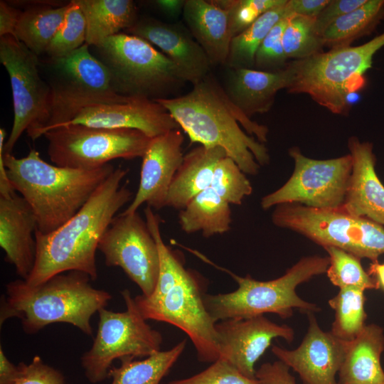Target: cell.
<instances>
[{
    "label": "cell",
    "mask_w": 384,
    "mask_h": 384,
    "mask_svg": "<svg viewBox=\"0 0 384 384\" xmlns=\"http://www.w3.org/2000/svg\"><path fill=\"white\" fill-rule=\"evenodd\" d=\"M6 130L0 129V196H9L16 191L14 189L8 177L4 161V148L5 144Z\"/></svg>",
    "instance_id": "47"
},
{
    "label": "cell",
    "mask_w": 384,
    "mask_h": 384,
    "mask_svg": "<svg viewBox=\"0 0 384 384\" xmlns=\"http://www.w3.org/2000/svg\"><path fill=\"white\" fill-rule=\"evenodd\" d=\"M219 359L228 362L242 374L255 379V365L273 339L282 338L291 343L294 329L277 324L264 315L243 319H226L215 324Z\"/></svg>",
    "instance_id": "16"
},
{
    "label": "cell",
    "mask_w": 384,
    "mask_h": 384,
    "mask_svg": "<svg viewBox=\"0 0 384 384\" xmlns=\"http://www.w3.org/2000/svg\"><path fill=\"white\" fill-rule=\"evenodd\" d=\"M86 21L74 0L69 3L65 20L45 54L49 59L65 57L86 43Z\"/></svg>",
    "instance_id": "36"
},
{
    "label": "cell",
    "mask_w": 384,
    "mask_h": 384,
    "mask_svg": "<svg viewBox=\"0 0 384 384\" xmlns=\"http://www.w3.org/2000/svg\"><path fill=\"white\" fill-rule=\"evenodd\" d=\"M367 0H331L316 16L315 30L321 37L324 31L342 16L356 9Z\"/></svg>",
    "instance_id": "42"
},
{
    "label": "cell",
    "mask_w": 384,
    "mask_h": 384,
    "mask_svg": "<svg viewBox=\"0 0 384 384\" xmlns=\"http://www.w3.org/2000/svg\"><path fill=\"white\" fill-rule=\"evenodd\" d=\"M210 187L230 204L240 205L252 187L235 161L226 156L217 164Z\"/></svg>",
    "instance_id": "37"
},
{
    "label": "cell",
    "mask_w": 384,
    "mask_h": 384,
    "mask_svg": "<svg viewBox=\"0 0 384 384\" xmlns=\"http://www.w3.org/2000/svg\"><path fill=\"white\" fill-rule=\"evenodd\" d=\"M186 339L171 348L159 351L141 360L124 358L119 367L112 366L108 376L111 384H161L183 352Z\"/></svg>",
    "instance_id": "30"
},
{
    "label": "cell",
    "mask_w": 384,
    "mask_h": 384,
    "mask_svg": "<svg viewBox=\"0 0 384 384\" xmlns=\"http://www.w3.org/2000/svg\"><path fill=\"white\" fill-rule=\"evenodd\" d=\"M34 214L26 200L16 193L0 196V246L5 260L12 265L21 279L32 272L36 256Z\"/></svg>",
    "instance_id": "21"
},
{
    "label": "cell",
    "mask_w": 384,
    "mask_h": 384,
    "mask_svg": "<svg viewBox=\"0 0 384 384\" xmlns=\"http://www.w3.org/2000/svg\"><path fill=\"white\" fill-rule=\"evenodd\" d=\"M183 141L180 129L151 138L142 157L137 191L122 213H135L144 203L156 210L166 206L170 186L183 159Z\"/></svg>",
    "instance_id": "19"
},
{
    "label": "cell",
    "mask_w": 384,
    "mask_h": 384,
    "mask_svg": "<svg viewBox=\"0 0 384 384\" xmlns=\"http://www.w3.org/2000/svg\"><path fill=\"white\" fill-rule=\"evenodd\" d=\"M182 14L212 65H225L233 39L228 11L214 0H186Z\"/></svg>",
    "instance_id": "24"
},
{
    "label": "cell",
    "mask_w": 384,
    "mask_h": 384,
    "mask_svg": "<svg viewBox=\"0 0 384 384\" xmlns=\"http://www.w3.org/2000/svg\"><path fill=\"white\" fill-rule=\"evenodd\" d=\"M20 374L18 365L15 366L6 356L0 346V384H12Z\"/></svg>",
    "instance_id": "46"
},
{
    "label": "cell",
    "mask_w": 384,
    "mask_h": 384,
    "mask_svg": "<svg viewBox=\"0 0 384 384\" xmlns=\"http://www.w3.org/2000/svg\"><path fill=\"white\" fill-rule=\"evenodd\" d=\"M98 250L107 267H120L143 295L152 294L159 272V250L146 220L137 211L115 216Z\"/></svg>",
    "instance_id": "15"
},
{
    "label": "cell",
    "mask_w": 384,
    "mask_h": 384,
    "mask_svg": "<svg viewBox=\"0 0 384 384\" xmlns=\"http://www.w3.org/2000/svg\"><path fill=\"white\" fill-rule=\"evenodd\" d=\"M86 21V43L96 47L105 39L127 30L137 21L131 0H74Z\"/></svg>",
    "instance_id": "27"
},
{
    "label": "cell",
    "mask_w": 384,
    "mask_h": 384,
    "mask_svg": "<svg viewBox=\"0 0 384 384\" xmlns=\"http://www.w3.org/2000/svg\"><path fill=\"white\" fill-rule=\"evenodd\" d=\"M380 384H384V382H383V383H380Z\"/></svg>",
    "instance_id": "50"
},
{
    "label": "cell",
    "mask_w": 384,
    "mask_h": 384,
    "mask_svg": "<svg viewBox=\"0 0 384 384\" xmlns=\"http://www.w3.org/2000/svg\"><path fill=\"white\" fill-rule=\"evenodd\" d=\"M70 124L137 129L150 138L181 129L163 105L144 97H132L123 102L97 104L85 107L70 121L54 128Z\"/></svg>",
    "instance_id": "18"
},
{
    "label": "cell",
    "mask_w": 384,
    "mask_h": 384,
    "mask_svg": "<svg viewBox=\"0 0 384 384\" xmlns=\"http://www.w3.org/2000/svg\"><path fill=\"white\" fill-rule=\"evenodd\" d=\"M309 327L300 345L294 350L272 347L279 361L295 371L304 384H338L347 341L321 329L314 313H308Z\"/></svg>",
    "instance_id": "17"
},
{
    "label": "cell",
    "mask_w": 384,
    "mask_h": 384,
    "mask_svg": "<svg viewBox=\"0 0 384 384\" xmlns=\"http://www.w3.org/2000/svg\"><path fill=\"white\" fill-rule=\"evenodd\" d=\"M126 304L124 311L102 308L90 348L80 358L85 375L91 383L109 378L114 360L146 358L161 351L162 335L152 329L139 312L128 289L121 292Z\"/></svg>",
    "instance_id": "10"
},
{
    "label": "cell",
    "mask_w": 384,
    "mask_h": 384,
    "mask_svg": "<svg viewBox=\"0 0 384 384\" xmlns=\"http://www.w3.org/2000/svg\"><path fill=\"white\" fill-rule=\"evenodd\" d=\"M4 161L14 189L30 206L36 230L43 234L75 215L115 169L110 164L92 169L58 166L42 159L34 149L23 158L4 152Z\"/></svg>",
    "instance_id": "4"
},
{
    "label": "cell",
    "mask_w": 384,
    "mask_h": 384,
    "mask_svg": "<svg viewBox=\"0 0 384 384\" xmlns=\"http://www.w3.org/2000/svg\"><path fill=\"white\" fill-rule=\"evenodd\" d=\"M324 248L329 260L326 273L334 285L339 289L353 288L364 292L379 289L375 278L363 270L361 258L336 247Z\"/></svg>",
    "instance_id": "34"
},
{
    "label": "cell",
    "mask_w": 384,
    "mask_h": 384,
    "mask_svg": "<svg viewBox=\"0 0 384 384\" xmlns=\"http://www.w3.org/2000/svg\"><path fill=\"white\" fill-rule=\"evenodd\" d=\"M172 115L191 142L220 146L240 169L256 175L270 162L268 128L254 122L229 98L211 73L188 93L154 100Z\"/></svg>",
    "instance_id": "1"
},
{
    "label": "cell",
    "mask_w": 384,
    "mask_h": 384,
    "mask_svg": "<svg viewBox=\"0 0 384 384\" xmlns=\"http://www.w3.org/2000/svg\"><path fill=\"white\" fill-rule=\"evenodd\" d=\"M118 93L151 100L169 98L186 81L176 65L146 40L127 33L95 47Z\"/></svg>",
    "instance_id": "8"
},
{
    "label": "cell",
    "mask_w": 384,
    "mask_h": 384,
    "mask_svg": "<svg viewBox=\"0 0 384 384\" xmlns=\"http://www.w3.org/2000/svg\"><path fill=\"white\" fill-rule=\"evenodd\" d=\"M255 377L262 384H296L289 368L279 360L263 363L256 370Z\"/></svg>",
    "instance_id": "43"
},
{
    "label": "cell",
    "mask_w": 384,
    "mask_h": 384,
    "mask_svg": "<svg viewBox=\"0 0 384 384\" xmlns=\"http://www.w3.org/2000/svg\"><path fill=\"white\" fill-rule=\"evenodd\" d=\"M228 11L232 37L238 36L261 15L282 4L284 0H214Z\"/></svg>",
    "instance_id": "38"
},
{
    "label": "cell",
    "mask_w": 384,
    "mask_h": 384,
    "mask_svg": "<svg viewBox=\"0 0 384 384\" xmlns=\"http://www.w3.org/2000/svg\"><path fill=\"white\" fill-rule=\"evenodd\" d=\"M384 351L383 329L366 325L347 341L344 358L338 373V384H380L384 382L380 358Z\"/></svg>",
    "instance_id": "25"
},
{
    "label": "cell",
    "mask_w": 384,
    "mask_h": 384,
    "mask_svg": "<svg viewBox=\"0 0 384 384\" xmlns=\"http://www.w3.org/2000/svg\"><path fill=\"white\" fill-rule=\"evenodd\" d=\"M20 374L12 384H65L63 373L46 364L39 356H35L28 363L18 364Z\"/></svg>",
    "instance_id": "41"
},
{
    "label": "cell",
    "mask_w": 384,
    "mask_h": 384,
    "mask_svg": "<svg viewBox=\"0 0 384 384\" xmlns=\"http://www.w3.org/2000/svg\"><path fill=\"white\" fill-rule=\"evenodd\" d=\"M329 263L328 257H304L282 276L265 282L256 280L250 275L240 277L223 269L238 287L229 293L206 294V308L215 322L249 319L265 314H275L281 319H288L293 315L294 309L306 314L319 311L316 304L302 299L296 289L314 277L325 273Z\"/></svg>",
    "instance_id": "5"
},
{
    "label": "cell",
    "mask_w": 384,
    "mask_h": 384,
    "mask_svg": "<svg viewBox=\"0 0 384 384\" xmlns=\"http://www.w3.org/2000/svg\"><path fill=\"white\" fill-rule=\"evenodd\" d=\"M22 11L0 1V37L12 36L16 38V29Z\"/></svg>",
    "instance_id": "45"
},
{
    "label": "cell",
    "mask_w": 384,
    "mask_h": 384,
    "mask_svg": "<svg viewBox=\"0 0 384 384\" xmlns=\"http://www.w3.org/2000/svg\"><path fill=\"white\" fill-rule=\"evenodd\" d=\"M230 205L209 187L180 210V227L186 233L200 232L205 238L225 233L230 229L232 221Z\"/></svg>",
    "instance_id": "28"
},
{
    "label": "cell",
    "mask_w": 384,
    "mask_h": 384,
    "mask_svg": "<svg viewBox=\"0 0 384 384\" xmlns=\"http://www.w3.org/2000/svg\"><path fill=\"white\" fill-rule=\"evenodd\" d=\"M384 18V0H367L342 16L322 33L324 46L331 49L350 46L356 39L370 34Z\"/></svg>",
    "instance_id": "31"
},
{
    "label": "cell",
    "mask_w": 384,
    "mask_h": 384,
    "mask_svg": "<svg viewBox=\"0 0 384 384\" xmlns=\"http://www.w3.org/2000/svg\"><path fill=\"white\" fill-rule=\"evenodd\" d=\"M364 291L353 289H340L331 298L329 305L334 311L331 334L343 341L353 339L364 328L366 320Z\"/></svg>",
    "instance_id": "33"
},
{
    "label": "cell",
    "mask_w": 384,
    "mask_h": 384,
    "mask_svg": "<svg viewBox=\"0 0 384 384\" xmlns=\"http://www.w3.org/2000/svg\"><path fill=\"white\" fill-rule=\"evenodd\" d=\"M0 62L12 91L14 121L4 148L11 154L24 132L33 141L41 137L50 117L52 92L40 72L38 56L14 36L0 37Z\"/></svg>",
    "instance_id": "12"
},
{
    "label": "cell",
    "mask_w": 384,
    "mask_h": 384,
    "mask_svg": "<svg viewBox=\"0 0 384 384\" xmlns=\"http://www.w3.org/2000/svg\"><path fill=\"white\" fill-rule=\"evenodd\" d=\"M226 156L220 146L201 144L184 155L170 186L166 206L181 210L196 196L210 187L215 166Z\"/></svg>",
    "instance_id": "26"
},
{
    "label": "cell",
    "mask_w": 384,
    "mask_h": 384,
    "mask_svg": "<svg viewBox=\"0 0 384 384\" xmlns=\"http://www.w3.org/2000/svg\"><path fill=\"white\" fill-rule=\"evenodd\" d=\"M384 46V33L358 46H347L294 60L289 93H305L334 114H348V97L365 84L364 73Z\"/></svg>",
    "instance_id": "7"
},
{
    "label": "cell",
    "mask_w": 384,
    "mask_h": 384,
    "mask_svg": "<svg viewBox=\"0 0 384 384\" xmlns=\"http://www.w3.org/2000/svg\"><path fill=\"white\" fill-rule=\"evenodd\" d=\"M316 17L292 14L282 36L287 58L303 59L321 53L324 46L315 30Z\"/></svg>",
    "instance_id": "35"
},
{
    "label": "cell",
    "mask_w": 384,
    "mask_h": 384,
    "mask_svg": "<svg viewBox=\"0 0 384 384\" xmlns=\"http://www.w3.org/2000/svg\"><path fill=\"white\" fill-rule=\"evenodd\" d=\"M69 3L61 6L49 4L30 7L19 18L16 38L38 56L45 54L63 24Z\"/></svg>",
    "instance_id": "29"
},
{
    "label": "cell",
    "mask_w": 384,
    "mask_h": 384,
    "mask_svg": "<svg viewBox=\"0 0 384 384\" xmlns=\"http://www.w3.org/2000/svg\"><path fill=\"white\" fill-rule=\"evenodd\" d=\"M49 60L52 107L41 136L70 121L85 107L123 102L132 97L117 92L108 68L90 53L87 43L65 57Z\"/></svg>",
    "instance_id": "11"
},
{
    "label": "cell",
    "mask_w": 384,
    "mask_h": 384,
    "mask_svg": "<svg viewBox=\"0 0 384 384\" xmlns=\"http://www.w3.org/2000/svg\"><path fill=\"white\" fill-rule=\"evenodd\" d=\"M331 0H287L286 11L289 15L296 14L316 17Z\"/></svg>",
    "instance_id": "44"
},
{
    "label": "cell",
    "mask_w": 384,
    "mask_h": 384,
    "mask_svg": "<svg viewBox=\"0 0 384 384\" xmlns=\"http://www.w3.org/2000/svg\"><path fill=\"white\" fill-rule=\"evenodd\" d=\"M368 274L372 276L380 288L384 291V263H379L378 262H372L368 270Z\"/></svg>",
    "instance_id": "49"
},
{
    "label": "cell",
    "mask_w": 384,
    "mask_h": 384,
    "mask_svg": "<svg viewBox=\"0 0 384 384\" xmlns=\"http://www.w3.org/2000/svg\"><path fill=\"white\" fill-rule=\"evenodd\" d=\"M208 281L198 272L180 267L160 279L151 294L134 297L146 319L162 321L183 331L192 341L198 359L213 363L220 358L216 322L208 312L204 297Z\"/></svg>",
    "instance_id": "6"
},
{
    "label": "cell",
    "mask_w": 384,
    "mask_h": 384,
    "mask_svg": "<svg viewBox=\"0 0 384 384\" xmlns=\"http://www.w3.org/2000/svg\"><path fill=\"white\" fill-rule=\"evenodd\" d=\"M272 221L277 227L298 233L323 247L334 246L359 258L378 262L384 254V228L365 217L340 208L318 209L298 203L276 206Z\"/></svg>",
    "instance_id": "9"
},
{
    "label": "cell",
    "mask_w": 384,
    "mask_h": 384,
    "mask_svg": "<svg viewBox=\"0 0 384 384\" xmlns=\"http://www.w3.org/2000/svg\"><path fill=\"white\" fill-rule=\"evenodd\" d=\"M85 273L70 271L30 286L23 279L6 285L0 302V325L16 318L23 331L34 334L48 325L66 323L92 336L91 318L105 308L112 295L93 287Z\"/></svg>",
    "instance_id": "3"
},
{
    "label": "cell",
    "mask_w": 384,
    "mask_h": 384,
    "mask_svg": "<svg viewBox=\"0 0 384 384\" xmlns=\"http://www.w3.org/2000/svg\"><path fill=\"white\" fill-rule=\"evenodd\" d=\"M289 16L281 18L264 38L255 54V70L277 71L287 66L288 58L284 50L282 36Z\"/></svg>",
    "instance_id": "39"
},
{
    "label": "cell",
    "mask_w": 384,
    "mask_h": 384,
    "mask_svg": "<svg viewBox=\"0 0 384 384\" xmlns=\"http://www.w3.org/2000/svg\"><path fill=\"white\" fill-rule=\"evenodd\" d=\"M128 33L139 36L161 49L193 85L210 73L212 64L187 28L153 18L138 19Z\"/></svg>",
    "instance_id": "20"
},
{
    "label": "cell",
    "mask_w": 384,
    "mask_h": 384,
    "mask_svg": "<svg viewBox=\"0 0 384 384\" xmlns=\"http://www.w3.org/2000/svg\"><path fill=\"white\" fill-rule=\"evenodd\" d=\"M289 154L294 162L293 173L282 186L261 199L264 210L285 203L318 209H336L343 204L352 172L350 154L316 160L305 156L296 146Z\"/></svg>",
    "instance_id": "14"
},
{
    "label": "cell",
    "mask_w": 384,
    "mask_h": 384,
    "mask_svg": "<svg viewBox=\"0 0 384 384\" xmlns=\"http://www.w3.org/2000/svg\"><path fill=\"white\" fill-rule=\"evenodd\" d=\"M47 154L53 164L92 169L113 159L143 157L151 138L132 129H105L80 124L46 132Z\"/></svg>",
    "instance_id": "13"
},
{
    "label": "cell",
    "mask_w": 384,
    "mask_h": 384,
    "mask_svg": "<svg viewBox=\"0 0 384 384\" xmlns=\"http://www.w3.org/2000/svg\"><path fill=\"white\" fill-rule=\"evenodd\" d=\"M225 86L230 100L248 117L267 112L278 91L287 89L292 73L287 66L277 71L250 68H230Z\"/></svg>",
    "instance_id": "23"
},
{
    "label": "cell",
    "mask_w": 384,
    "mask_h": 384,
    "mask_svg": "<svg viewBox=\"0 0 384 384\" xmlns=\"http://www.w3.org/2000/svg\"><path fill=\"white\" fill-rule=\"evenodd\" d=\"M287 0L261 15L247 29L233 38L225 65L229 68L254 69L256 52L272 27L283 17Z\"/></svg>",
    "instance_id": "32"
},
{
    "label": "cell",
    "mask_w": 384,
    "mask_h": 384,
    "mask_svg": "<svg viewBox=\"0 0 384 384\" xmlns=\"http://www.w3.org/2000/svg\"><path fill=\"white\" fill-rule=\"evenodd\" d=\"M348 147L352 158V172L341 208L352 215L365 217L384 225V186L375 172L373 145L351 137Z\"/></svg>",
    "instance_id": "22"
},
{
    "label": "cell",
    "mask_w": 384,
    "mask_h": 384,
    "mask_svg": "<svg viewBox=\"0 0 384 384\" xmlns=\"http://www.w3.org/2000/svg\"><path fill=\"white\" fill-rule=\"evenodd\" d=\"M166 384H262L257 378L246 377L228 362L218 359L205 370L191 377Z\"/></svg>",
    "instance_id": "40"
},
{
    "label": "cell",
    "mask_w": 384,
    "mask_h": 384,
    "mask_svg": "<svg viewBox=\"0 0 384 384\" xmlns=\"http://www.w3.org/2000/svg\"><path fill=\"white\" fill-rule=\"evenodd\" d=\"M128 169L118 167L98 186L85 204L69 220L48 234L35 232L36 256L26 280L36 286L70 271L97 278L96 251L117 211L132 198L127 183L121 185Z\"/></svg>",
    "instance_id": "2"
},
{
    "label": "cell",
    "mask_w": 384,
    "mask_h": 384,
    "mask_svg": "<svg viewBox=\"0 0 384 384\" xmlns=\"http://www.w3.org/2000/svg\"><path fill=\"white\" fill-rule=\"evenodd\" d=\"M185 1L181 0H160L156 1L158 6L172 16H176L181 11L183 12Z\"/></svg>",
    "instance_id": "48"
}]
</instances>
